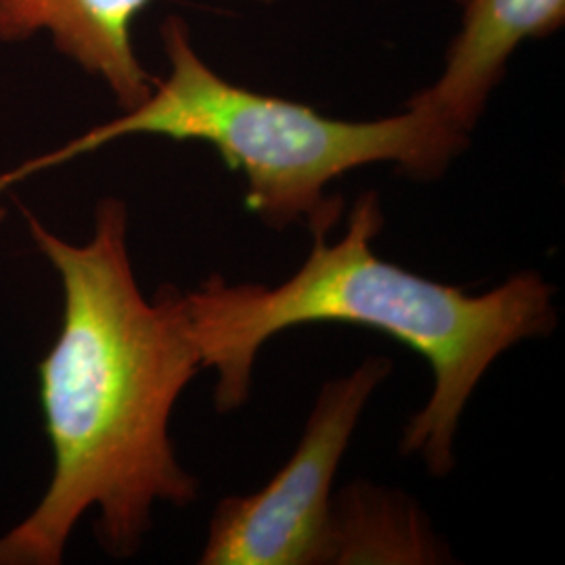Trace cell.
I'll list each match as a JSON object with an SVG mask.
<instances>
[{
  "instance_id": "6da1fadb",
  "label": "cell",
  "mask_w": 565,
  "mask_h": 565,
  "mask_svg": "<svg viewBox=\"0 0 565 565\" xmlns=\"http://www.w3.org/2000/svg\"><path fill=\"white\" fill-rule=\"evenodd\" d=\"M32 239L63 285L57 342L41 363L53 478L39 507L0 539V565H57L82 515L99 511L97 539L114 557L139 551L156 503L191 505L170 417L202 369L184 294L147 300L128 256V212L103 200L84 245L63 242L25 212Z\"/></svg>"
},
{
  "instance_id": "7a4b0ae2",
  "label": "cell",
  "mask_w": 565,
  "mask_h": 565,
  "mask_svg": "<svg viewBox=\"0 0 565 565\" xmlns=\"http://www.w3.org/2000/svg\"><path fill=\"white\" fill-rule=\"evenodd\" d=\"M382 228L380 198L366 191L352 205L340 242H327V228L310 231V256L281 285H231L212 275L186 291L189 323L202 369L216 373L221 413L247 403L264 343L287 329L356 324L408 345L431 366L434 390L404 427L403 452L445 478L455 467L465 406L488 369L515 343L555 329V289L539 273H518L480 296L429 281L373 252Z\"/></svg>"
},
{
  "instance_id": "3957f363",
  "label": "cell",
  "mask_w": 565,
  "mask_h": 565,
  "mask_svg": "<svg viewBox=\"0 0 565 565\" xmlns=\"http://www.w3.org/2000/svg\"><path fill=\"white\" fill-rule=\"evenodd\" d=\"M162 42L170 72L145 102L51 153L0 172V193L61 163L126 137H162L210 145L245 179V205L266 226L308 224L331 231L342 198L327 189L364 166L394 163L415 179H438L469 141V132L434 107L408 102L380 120H338L315 107L249 90L218 76L195 51L181 18H168Z\"/></svg>"
},
{
  "instance_id": "277c9868",
  "label": "cell",
  "mask_w": 565,
  "mask_h": 565,
  "mask_svg": "<svg viewBox=\"0 0 565 565\" xmlns=\"http://www.w3.org/2000/svg\"><path fill=\"white\" fill-rule=\"evenodd\" d=\"M390 373V359L371 356L324 385L300 445L277 476L218 505L200 564L327 565L333 478L366 403Z\"/></svg>"
},
{
  "instance_id": "5b68a950",
  "label": "cell",
  "mask_w": 565,
  "mask_h": 565,
  "mask_svg": "<svg viewBox=\"0 0 565 565\" xmlns=\"http://www.w3.org/2000/svg\"><path fill=\"white\" fill-rule=\"evenodd\" d=\"M461 28L446 53L445 70L415 95L446 120L471 132L507 63L527 41H541L565 23V0H457Z\"/></svg>"
},
{
  "instance_id": "8992f818",
  "label": "cell",
  "mask_w": 565,
  "mask_h": 565,
  "mask_svg": "<svg viewBox=\"0 0 565 565\" xmlns=\"http://www.w3.org/2000/svg\"><path fill=\"white\" fill-rule=\"evenodd\" d=\"M153 0H0V41L46 32L61 55L105 82L121 109L151 93L153 81L137 57L135 21Z\"/></svg>"
},
{
  "instance_id": "52a82bcc",
  "label": "cell",
  "mask_w": 565,
  "mask_h": 565,
  "mask_svg": "<svg viewBox=\"0 0 565 565\" xmlns=\"http://www.w3.org/2000/svg\"><path fill=\"white\" fill-rule=\"evenodd\" d=\"M443 543L403 492L348 486L331 503L327 564H445Z\"/></svg>"
},
{
  "instance_id": "ba28073f",
  "label": "cell",
  "mask_w": 565,
  "mask_h": 565,
  "mask_svg": "<svg viewBox=\"0 0 565 565\" xmlns=\"http://www.w3.org/2000/svg\"><path fill=\"white\" fill-rule=\"evenodd\" d=\"M258 2H275V0H258Z\"/></svg>"
}]
</instances>
